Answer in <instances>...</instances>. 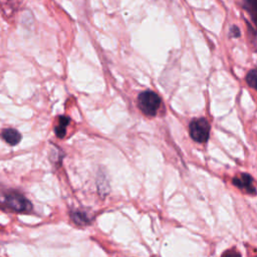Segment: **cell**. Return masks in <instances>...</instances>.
I'll list each match as a JSON object with an SVG mask.
<instances>
[{
  "label": "cell",
  "instance_id": "obj_7",
  "mask_svg": "<svg viewBox=\"0 0 257 257\" xmlns=\"http://www.w3.org/2000/svg\"><path fill=\"white\" fill-rule=\"evenodd\" d=\"M246 81L249 86L257 90V69H252L246 76Z\"/></svg>",
  "mask_w": 257,
  "mask_h": 257
},
{
  "label": "cell",
  "instance_id": "obj_5",
  "mask_svg": "<svg viewBox=\"0 0 257 257\" xmlns=\"http://www.w3.org/2000/svg\"><path fill=\"white\" fill-rule=\"evenodd\" d=\"M2 138L9 145H17L21 140V135L14 128H6L2 132Z\"/></svg>",
  "mask_w": 257,
  "mask_h": 257
},
{
  "label": "cell",
  "instance_id": "obj_8",
  "mask_svg": "<svg viewBox=\"0 0 257 257\" xmlns=\"http://www.w3.org/2000/svg\"><path fill=\"white\" fill-rule=\"evenodd\" d=\"M72 219L74 220L75 223L81 224V225H84V224L89 223V220H88L86 214H85V213H82V212H74V213L72 214Z\"/></svg>",
  "mask_w": 257,
  "mask_h": 257
},
{
  "label": "cell",
  "instance_id": "obj_1",
  "mask_svg": "<svg viewBox=\"0 0 257 257\" xmlns=\"http://www.w3.org/2000/svg\"><path fill=\"white\" fill-rule=\"evenodd\" d=\"M138 102L141 110L146 115L154 116L156 115L161 105V98L156 92L151 90H146L139 95Z\"/></svg>",
  "mask_w": 257,
  "mask_h": 257
},
{
  "label": "cell",
  "instance_id": "obj_9",
  "mask_svg": "<svg viewBox=\"0 0 257 257\" xmlns=\"http://www.w3.org/2000/svg\"><path fill=\"white\" fill-rule=\"evenodd\" d=\"M221 257H241L240 253L238 251H236L235 249H229L227 251H225Z\"/></svg>",
  "mask_w": 257,
  "mask_h": 257
},
{
  "label": "cell",
  "instance_id": "obj_10",
  "mask_svg": "<svg viewBox=\"0 0 257 257\" xmlns=\"http://www.w3.org/2000/svg\"><path fill=\"white\" fill-rule=\"evenodd\" d=\"M65 133H66V127L65 126H62V125L58 124L55 127V134L58 138H63L65 136Z\"/></svg>",
  "mask_w": 257,
  "mask_h": 257
},
{
  "label": "cell",
  "instance_id": "obj_3",
  "mask_svg": "<svg viewBox=\"0 0 257 257\" xmlns=\"http://www.w3.org/2000/svg\"><path fill=\"white\" fill-rule=\"evenodd\" d=\"M5 204L17 212L29 211L32 208L31 203L22 195L17 193H11L5 197Z\"/></svg>",
  "mask_w": 257,
  "mask_h": 257
},
{
  "label": "cell",
  "instance_id": "obj_2",
  "mask_svg": "<svg viewBox=\"0 0 257 257\" xmlns=\"http://www.w3.org/2000/svg\"><path fill=\"white\" fill-rule=\"evenodd\" d=\"M189 132L191 138L198 143H206L210 136V124L206 118H195L190 122Z\"/></svg>",
  "mask_w": 257,
  "mask_h": 257
},
{
  "label": "cell",
  "instance_id": "obj_4",
  "mask_svg": "<svg viewBox=\"0 0 257 257\" xmlns=\"http://www.w3.org/2000/svg\"><path fill=\"white\" fill-rule=\"evenodd\" d=\"M252 177L249 175V174H246V173H243L241 174L239 177L237 178H234L233 179V184L238 187L239 189L241 190H244L246 191L247 193H250V194H254L256 192L255 188L253 187L252 185Z\"/></svg>",
  "mask_w": 257,
  "mask_h": 257
},
{
  "label": "cell",
  "instance_id": "obj_11",
  "mask_svg": "<svg viewBox=\"0 0 257 257\" xmlns=\"http://www.w3.org/2000/svg\"><path fill=\"white\" fill-rule=\"evenodd\" d=\"M69 121H70L69 117H67V116H65V115H62V116H60L59 119H58V124H60V125L66 127L67 124L69 123Z\"/></svg>",
  "mask_w": 257,
  "mask_h": 257
},
{
  "label": "cell",
  "instance_id": "obj_13",
  "mask_svg": "<svg viewBox=\"0 0 257 257\" xmlns=\"http://www.w3.org/2000/svg\"><path fill=\"white\" fill-rule=\"evenodd\" d=\"M256 257H257V256H256Z\"/></svg>",
  "mask_w": 257,
  "mask_h": 257
},
{
  "label": "cell",
  "instance_id": "obj_6",
  "mask_svg": "<svg viewBox=\"0 0 257 257\" xmlns=\"http://www.w3.org/2000/svg\"><path fill=\"white\" fill-rule=\"evenodd\" d=\"M244 7L250 14L253 22L257 25V0H245Z\"/></svg>",
  "mask_w": 257,
  "mask_h": 257
},
{
  "label": "cell",
  "instance_id": "obj_12",
  "mask_svg": "<svg viewBox=\"0 0 257 257\" xmlns=\"http://www.w3.org/2000/svg\"><path fill=\"white\" fill-rule=\"evenodd\" d=\"M230 35L234 37H239L240 36V30L237 26H232L230 29Z\"/></svg>",
  "mask_w": 257,
  "mask_h": 257
}]
</instances>
